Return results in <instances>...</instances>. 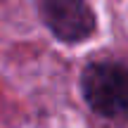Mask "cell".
I'll return each instance as SVG.
<instances>
[{
  "mask_svg": "<svg viewBox=\"0 0 128 128\" xmlns=\"http://www.w3.org/2000/svg\"><path fill=\"white\" fill-rule=\"evenodd\" d=\"M83 95L102 116H128V69L114 62H95L83 71Z\"/></svg>",
  "mask_w": 128,
  "mask_h": 128,
  "instance_id": "cell-1",
  "label": "cell"
},
{
  "mask_svg": "<svg viewBox=\"0 0 128 128\" xmlns=\"http://www.w3.org/2000/svg\"><path fill=\"white\" fill-rule=\"evenodd\" d=\"M40 14L60 40L78 43L95 28V17L83 0H40Z\"/></svg>",
  "mask_w": 128,
  "mask_h": 128,
  "instance_id": "cell-2",
  "label": "cell"
}]
</instances>
